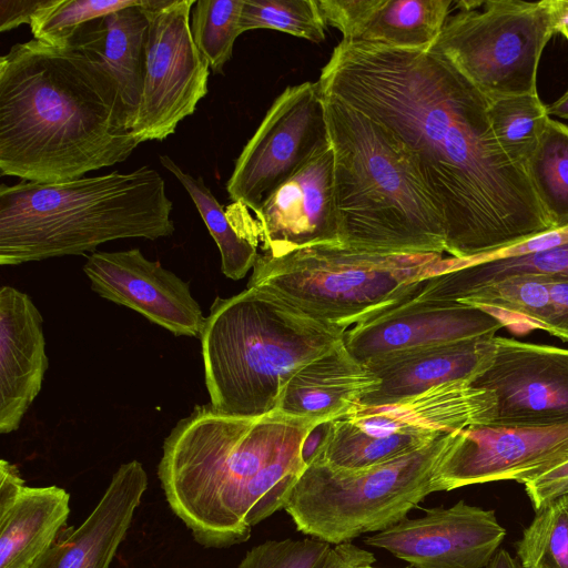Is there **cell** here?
Segmentation results:
<instances>
[{
    "label": "cell",
    "mask_w": 568,
    "mask_h": 568,
    "mask_svg": "<svg viewBox=\"0 0 568 568\" xmlns=\"http://www.w3.org/2000/svg\"><path fill=\"white\" fill-rule=\"evenodd\" d=\"M506 536L495 511L459 500L407 517L366 538L414 568H484Z\"/></svg>",
    "instance_id": "obj_15"
},
{
    "label": "cell",
    "mask_w": 568,
    "mask_h": 568,
    "mask_svg": "<svg viewBox=\"0 0 568 568\" xmlns=\"http://www.w3.org/2000/svg\"><path fill=\"white\" fill-rule=\"evenodd\" d=\"M568 460V423L475 425L456 430L433 479V491L499 480L526 484Z\"/></svg>",
    "instance_id": "obj_12"
},
{
    "label": "cell",
    "mask_w": 568,
    "mask_h": 568,
    "mask_svg": "<svg viewBox=\"0 0 568 568\" xmlns=\"http://www.w3.org/2000/svg\"><path fill=\"white\" fill-rule=\"evenodd\" d=\"M329 429L331 420H323L317 423L305 436L301 448V456L306 467L322 450L328 438Z\"/></svg>",
    "instance_id": "obj_41"
},
{
    "label": "cell",
    "mask_w": 568,
    "mask_h": 568,
    "mask_svg": "<svg viewBox=\"0 0 568 568\" xmlns=\"http://www.w3.org/2000/svg\"><path fill=\"white\" fill-rule=\"evenodd\" d=\"M410 154L440 211L446 252L465 260L554 230L526 168L500 148L489 99L442 55L341 41L318 78Z\"/></svg>",
    "instance_id": "obj_1"
},
{
    "label": "cell",
    "mask_w": 568,
    "mask_h": 568,
    "mask_svg": "<svg viewBox=\"0 0 568 568\" xmlns=\"http://www.w3.org/2000/svg\"><path fill=\"white\" fill-rule=\"evenodd\" d=\"M555 33L551 0H488L448 17L430 51L489 100L536 94L538 64Z\"/></svg>",
    "instance_id": "obj_9"
},
{
    "label": "cell",
    "mask_w": 568,
    "mask_h": 568,
    "mask_svg": "<svg viewBox=\"0 0 568 568\" xmlns=\"http://www.w3.org/2000/svg\"><path fill=\"white\" fill-rule=\"evenodd\" d=\"M496 412L493 390L475 387L468 379H456L387 404H357L343 416L371 436H439L491 424Z\"/></svg>",
    "instance_id": "obj_18"
},
{
    "label": "cell",
    "mask_w": 568,
    "mask_h": 568,
    "mask_svg": "<svg viewBox=\"0 0 568 568\" xmlns=\"http://www.w3.org/2000/svg\"><path fill=\"white\" fill-rule=\"evenodd\" d=\"M509 323L503 315L459 302L409 298L348 328L344 345L362 364L409 351L469 339L491 338Z\"/></svg>",
    "instance_id": "obj_16"
},
{
    "label": "cell",
    "mask_w": 568,
    "mask_h": 568,
    "mask_svg": "<svg viewBox=\"0 0 568 568\" xmlns=\"http://www.w3.org/2000/svg\"><path fill=\"white\" fill-rule=\"evenodd\" d=\"M346 331L258 287L217 296L200 335L210 404L241 418L276 410L292 376L343 342Z\"/></svg>",
    "instance_id": "obj_6"
},
{
    "label": "cell",
    "mask_w": 568,
    "mask_h": 568,
    "mask_svg": "<svg viewBox=\"0 0 568 568\" xmlns=\"http://www.w3.org/2000/svg\"><path fill=\"white\" fill-rule=\"evenodd\" d=\"M240 27L242 33L271 29L320 43L327 23L318 0H244Z\"/></svg>",
    "instance_id": "obj_34"
},
{
    "label": "cell",
    "mask_w": 568,
    "mask_h": 568,
    "mask_svg": "<svg viewBox=\"0 0 568 568\" xmlns=\"http://www.w3.org/2000/svg\"><path fill=\"white\" fill-rule=\"evenodd\" d=\"M495 357L491 338L469 339L382 357L365 364L382 383L361 404L382 405L456 379L473 382Z\"/></svg>",
    "instance_id": "obj_22"
},
{
    "label": "cell",
    "mask_w": 568,
    "mask_h": 568,
    "mask_svg": "<svg viewBox=\"0 0 568 568\" xmlns=\"http://www.w3.org/2000/svg\"><path fill=\"white\" fill-rule=\"evenodd\" d=\"M453 434L362 469L312 462L293 486L284 510L302 534L333 546L385 530L434 493L433 479Z\"/></svg>",
    "instance_id": "obj_8"
},
{
    "label": "cell",
    "mask_w": 568,
    "mask_h": 568,
    "mask_svg": "<svg viewBox=\"0 0 568 568\" xmlns=\"http://www.w3.org/2000/svg\"><path fill=\"white\" fill-rule=\"evenodd\" d=\"M486 568H523L519 560L517 558L511 557V555L505 550L499 549L487 565Z\"/></svg>",
    "instance_id": "obj_43"
},
{
    "label": "cell",
    "mask_w": 568,
    "mask_h": 568,
    "mask_svg": "<svg viewBox=\"0 0 568 568\" xmlns=\"http://www.w3.org/2000/svg\"><path fill=\"white\" fill-rule=\"evenodd\" d=\"M556 33H560L568 40V0H551Z\"/></svg>",
    "instance_id": "obj_42"
},
{
    "label": "cell",
    "mask_w": 568,
    "mask_h": 568,
    "mask_svg": "<svg viewBox=\"0 0 568 568\" xmlns=\"http://www.w3.org/2000/svg\"><path fill=\"white\" fill-rule=\"evenodd\" d=\"M548 114L568 120V90L558 100L548 105Z\"/></svg>",
    "instance_id": "obj_44"
},
{
    "label": "cell",
    "mask_w": 568,
    "mask_h": 568,
    "mask_svg": "<svg viewBox=\"0 0 568 568\" xmlns=\"http://www.w3.org/2000/svg\"><path fill=\"white\" fill-rule=\"evenodd\" d=\"M332 545L316 539L266 540L251 548L236 568H322Z\"/></svg>",
    "instance_id": "obj_36"
},
{
    "label": "cell",
    "mask_w": 568,
    "mask_h": 568,
    "mask_svg": "<svg viewBox=\"0 0 568 568\" xmlns=\"http://www.w3.org/2000/svg\"><path fill=\"white\" fill-rule=\"evenodd\" d=\"M142 2L85 23L70 42L97 53L116 79L130 118V128L139 109L149 21Z\"/></svg>",
    "instance_id": "obj_25"
},
{
    "label": "cell",
    "mask_w": 568,
    "mask_h": 568,
    "mask_svg": "<svg viewBox=\"0 0 568 568\" xmlns=\"http://www.w3.org/2000/svg\"><path fill=\"white\" fill-rule=\"evenodd\" d=\"M141 0H49L30 22L33 39L63 47L85 23L111 12L136 6Z\"/></svg>",
    "instance_id": "obj_35"
},
{
    "label": "cell",
    "mask_w": 568,
    "mask_h": 568,
    "mask_svg": "<svg viewBox=\"0 0 568 568\" xmlns=\"http://www.w3.org/2000/svg\"><path fill=\"white\" fill-rule=\"evenodd\" d=\"M516 549L523 568H568V494L537 510Z\"/></svg>",
    "instance_id": "obj_32"
},
{
    "label": "cell",
    "mask_w": 568,
    "mask_h": 568,
    "mask_svg": "<svg viewBox=\"0 0 568 568\" xmlns=\"http://www.w3.org/2000/svg\"><path fill=\"white\" fill-rule=\"evenodd\" d=\"M148 483L139 460L121 464L85 520L77 528L62 530L33 568H110Z\"/></svg>",
    "instance_id": "obj_19"
},
{
    "label": "cell",
    "mask_w": 568,
    "mask_h": 568,
    "mask_svg": "<svg viewBox=\"0 0 568 568\" xmlns=\"http://www.w3.org/2000/svg\"><path fill=\"white\" fill-rule=\"evenodd\" d=\"M328 143L318 81L286 87L236 159L226 183L230 199L256 212L273 190Z\"/></svg>",
    "instance_id": "obj_11"
},
{
    "label": "cell",
    "mask_w": 568,
    "mask_h": 568,
    "mask_svg": "<svg viewBox=\"0 0 568 568\" xmlns=\"http://www.w3.org/2000/svg\"><path fill=\"white\" fill-rule=\"evenodd\" d=\"M83 272L102 298L131 308L174 336L200 337L205 317L183 281L139 248L91 253Z\"/></svg>",
    "instance_id": "obj_17"
},
{
    "label": "cell",
    "mask_w": 568,
    "mask_h": 568,
    "mask_svg": "<svg viewBox=\"0 0 568 568\" xmlns=\"http://www.w3.org/2000/svg\"><path fill=\"white\" fill-rule=\"evenodd\" d=\"M172 201L149 165L60 183L0 186V264L95 252L110 241L158 240L175 230Z\"/></svg>",
    "instance_id": "obj_4"
},
{
    "label": "cell",
    "mask_w": 568,
    "mask_h": 568,
    "mask_svg": "<svg viewBox=\"0 0 568 568\" xmlns=\"http://www.w3.org/2000/svg\"><path fill=\"white\" fill-rule=\"evenodd\" d=\"M439 436H371L339 416L331 420L328 438L313 462H322L338 469L367 468L417 450Z\"/></svg>",
    "instance_id": "obj_27"
},
{
    "label": "cell",
    "mask_w": 568,
    "mask_h": 568,
    "mask_svg": "<svg viewBox=\"0 0 568 568\" xmlns=\"http://www.w3.org/2000/svg\"><path fill=\"white\" fill-rule=\"evenodd\" d=\"M452 0H320L324 19L343 41L374 47L430 50Z\"/></svg>",
    "instance_id": "obj_21"
},
{
    "label": "cell",
    "mask_w": 568,
    "mask_h": 568,
    "mask_svg": "<svg viewBox=\"0 0 568 568\" xmlns=\"http://www.w3.org/2000/svg\"><path fill=\"white\" fill-rule=\"evenodd\" d=\"M488 118L504 152L526 168L550 119L548 106L537 93L505 97L489 100Z\"/></svg>",
    "instance_id": "obj_31"
},
{
    "label": "cell",
    "mask_w": 568,
    "mask_h": 568,
    "mask_svg": "<svg viewBox=\"0 0 568 568\" xmlns=\"http://www.w3.org/2000/svg\"><path fill=\"white\" fill-rule=\"evenodd\" d=\"M358 568H377V567H373L372 565H366V566H361Z\"/></svg>",
    "instance_id": "obj_45"
},
{
    "label": "cell",
    "mask_w": 568,
    "mask_h": 568,
    "mask_svg": "<svg viewBox=\"0 0 568 568\" xmlns=\"http://www.w3.org/2000/svg\"><path fill=\"white\" fill-rule=\"evenodd\" d=\"M548 287L552 306L550 335L568 342V277L548 276Z\"/></svg>",
    "instance_id": "obj_38"
},
{
    "label": "cell",
    "mask_w": 568,
    "mask_h": 568,
    "mask_svg": "<svg viewBox=\"0 0 568 568\" xmlns=\"http://www.w3.org/2000/svg\"><path fill=\"white\" fill-rule=\"evenodd\" d=\"M443 254H381L322 244L258 254L247 287L324 323L351 328L408 301L443 270Z\"/></svg>",
    "instance_id": "obj_7"
},
{
    "label": "cell",
    "mask_w": 568,
    "mask_h": 568,
    "mask_svg": "<svg viewBox=\"0 0 568 568\" xmlns=\"http://www.w3.org/2000/svg\"><path fill=\"white\" fill-rule=\"evenodd\" d=\"M469 306L519 317L530 328L551 334L552 306L548 276L514 275L490 283L458 301Z\"/></svg>",
    "instance_id": "obj_30"
},
{
    "label": "cell",
    "mask_w": 568,
    "mask_h": 568,
    "mask_svg": "<svg viewBox=\"0 0 568 568\" xmlns=\"http://www.w3.org/2000/svg\"><path fill=\"white\" fill-rule=\"evenodd\" d=\"M49 0H0V31H9L31 22Z\"/></svg>",
    "instance_id": "obj_39"
},
{
    "label": "cell",
    "mask_w": 568,
    "mask_h": 568,
    "mask_svg": "<svg viewBox=\"0 0 568 568\" xmlns=\"http://www.w3.org/2000/svg\"><path fill=\"white\" fill-rule=\"evenodd\" d=\"M250 217L245 237L280 256L322 244H339L331 142L273 190Z\"/></svg>",
    "instance_id": "obj_14"
},
{
    "label": "cell",
    "mask_w": 568,
    "mask_h": 568,
    "mask_svg": "<svg viewBox=\"0 0 568 568\" xmlns=\"http://www.w3.org/2000/svg\"><path fill=\"white\" fill-rule=\"evenodd\" d=\"M381 383L341 342L292 376L276 410L294 417L332 420L361 404Z\"/></svg>",
    "instance_id": "obj_23"
},
{
    "label": "cell",
    "mask_w": 568,
    "mask_h": 568,
    "mask_svg": "<svg viewBox=\"0 0 568 568\" xmlns=\"http://www.w3.org/2000/svg\"><path fill=\"white\" fill-rule=\"evenodd\" d=\"M244 0H197L192 8L193 41L213 73H223L242 34L240 20Z\"/></svg>",
    "instance_id": "obj_33"
},
{
    "label": "cell",
    "mask_w": 568,
    "mask_h": 568,
    "mask_svg": "<svg viewBox=\"0 0 568 568\" xmlns=\"http://www.w3.org/2000/svg\"><path fill=\"white\" fill-rule=\"evenodd\" d=\"M160 162L180 181L195 204L219 247L222 273L234 281L243 278L254 267L257 246L237 232L202 176L186 173L169 155H160Z\"/></svg>",
    "instance_id": "obj_28"
},
{
    "label": "cell",
    "mask_w": 568,
    "mask_h": 568,
    "mask_svg": "<svg viewBox=\"0 0 568 568\" xmlns=\"http://www.w3.org/2000/svg\"><path fill=\"white\" fill-rule=\"evenodd\" d=\"M49 361L43 317L31 297L0 290V433L17 430L38 396Z\"/></svg>",
    "instance_id": "obj_20"
},
{
    "label": "cell",
    "mask_w": 568,
    "mask_h": 568,
    "mask_svg": "<svg viewBox=\"0 0 568 568\" xmlns=\"http://www.w3.org/2000/svg\"><path fill=\"white\" fill-rule=\"evenodd\" d=\"M526 171L554 227L568 226V125L548 120Z\"/></svg>",
    "instance_id": "obj_29"
},
{
    "label": "cell",
    "mask_w": 568,
    "mask_h": 568,
    "mask_svg": "<svg viewBox=\"0 0 568 568\" xmlns=\"http://www.w3.org/2000/svg\"><path fill=\"white\" fill-rule=\"evenodd\" d=\"M320 422L274 410L232 417L194 406L163 442L158 465L172 513L205 548L245 542L254 526L284 509L306 468L303 440Z\"/></svg>",
    "instance_id": "obj_3"
},
{
    "label": "cell",
    "mask_w": 568,
    "mask_h": 568,
    "mask_svg": "<svg viewBox=\"0 0 568 568\" xmlns=\"http://www.w3.org/2000/svg\"><path fill=\"white\" fill-rule=\"evenodd\" d=\"M70 515V494L62 487L24 486L0 506V568H33L53 545Z\"/></svg>",
    "instance_id": "obj_24"
},
{
    "label": "cell",
    "mask_w": 568,
    "mask_h": 568,
    "mask_svg": "<svg viewBox=\"0 0 568 568\" xmlns=\"http://www.w3.org/2000/svg\"><path fill=\"white\" fill-rule=\"evenodd\" d=\"M140 143L119 83L92 50L36 39L0 58V173L60 183L124 162Z\"/></svg>",
    "instance_id": "obj_2"
},
{
    "label": "cell",
    "mask_w": 568,
    "mask_h": 568,
    "mask_svg": "<svg viewBox=\"0 0 568 568\" xmlns=\"http://www.w3.org/2000/svg\"><path fill=\"white\" fill-rule=\"evenodd\" d=\"M195 0H143L149 29L142 95L131 123L139 142L162 141L207 94L210 65L191 33Z\"/></svg>",
    "instance_id": "obj_10"
},
{
    "label": "cell",
    "mask_w": 568,
    "mask_h": 568,
    "mask_svg": "<svg viewBox=\"0 0 568 568\" xmlns=\"http://www.w3.org/2000/svg\"><path fill=\"white\" fill-rule=\"evenodd\" d=\"M525 490L536 511L568 494V460L526 483Z\"/></svg>",
    "instance_id": "obj_37"
},
{
    "label": "cell",
    "mask_w": 568,
    "mask_h": 568,
    "mask_svg": "<svg viewBox=\"0 0 568 568\" xmlns=\"http://www.w3.org/2000/svg\"><path fill=\"white\" fill-rule=\"evenodd\" d=\"M514 275L568 277V243L545 251L436 274L427 278L412 300L458 302L490 283Z\"/></svg>",
    "instance_id": "obj_26"
},
{
    "label": "cell",
    "mask_w": 568,
    "mask_h": 568,
    "mask_svg": "<svg viewBox=\"0 0 568 568\" xmlns=\"http://www.w3.org/2000/svg\"><path fill=\"white\" fill-rule=\"evenodd\" d=\"M324 105L339 244L381 254L446 252L443 215L410 154L352 106L329 95Z\"/></svg>",
    "instance_id": "obj_5"
},
{
    "label": "cell",
    "mask_w": 568,
    "mask_h": 568,
    "mask_svg": "<svg viewBox=\"0 0 568 568\" xmlns=\"http://www.w3.org/2000/svg\"><path fill=\"white\" fill-rule=\"evenodd\" d=\"M493 364L471 385L493 390L494 423L550 426L568 423V349L494 336Z\"/></svg>",
    "instance_id": "obj_13"
},
{
    "label": "cell",
    "mask_w": 568,
    "mask_h": 568,
    "mask_svg": "<svg viewBox=\"0 0 568 568\" xmlns=\"http://www.w3.org/2000/svg\"><path fill=\"white\" fill-rule=\"evenodd\" d=\"M375 556L352 542H343L332 547L331 552L322 568H358L373 565Z\"/></svg>",
    "instance_id": "obj_40"
}]
</instances>
